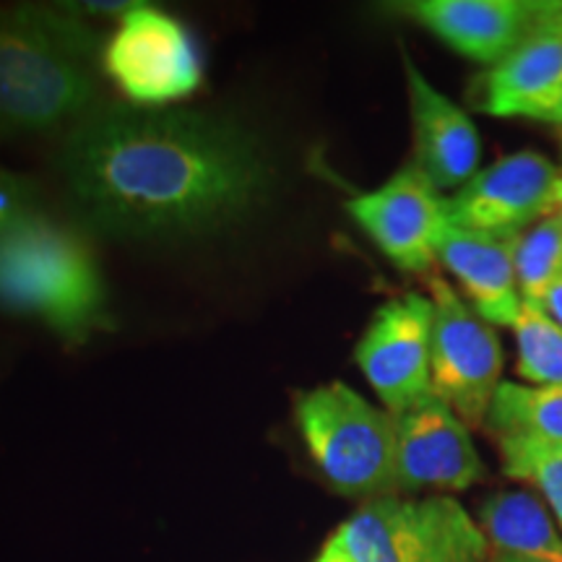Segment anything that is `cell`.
<instances>
[{
  "label": "cell",
  "mask_w": 562,
  "mask_h": 562,
  "mask_svg": "<svg viewBox=\"0 0 562 562\" xmlns=\"http://www.w3.org/2000/svg\"><path fill=\"white\" fill-rule=\"evenodd\" d=\"M58 170L81 224L133 243L206 237L256 216L277 191L248 125L201 110L104 104L63 138Z\"/></svg>",
  "instance_id": "obj_1"
},
{
  "label": "cell",
  "mask_w": 562,
  "mask_h": 562,
  "mask_svg": "<svg viewBox=\"0 0 562 562\" xmlns=\"http://www.w3.org/2000/svg\"><path fill=\"white\" fill-rule=\"evenodd\" d=\"M104 45L68 5H0V140L66 138L102 110Z\"/></svg>",
  "instance_id": "obj_2"
},
{
  "label": "cell",
  "mask_w": 562,
  "mask_h": 562,
  "mask_svg": "<svg viewBox=\"0 0 562 562\" xmlns=\"http://www.w3.org/2000/svg\"><path fill=\"white\" fill-rule=\"evenodd\" d=\"M0 311L45 323L66 341L108 328V290L89 243L50 214L0 229Z\"/></svg>",
  "instance_id": "obj_3"
},
{
  "label": "cell",
  "mask_w": 562,
  "mask_h": 562,
  "mask_svg": "<svg viewBox=\"0 0 562 562\" xmlns=\"http://www.w3.org/2000/svg\"><path fill=\"white\" fill-rule=\"evenodd\" d=\"M294 419L307 453L336 492L347 497L396 495V432L391 412L372 406L347 383L300 393Z\"/></svg>",
  "instance_id": "obj_4"
},
{
  "label": "cell",
  "mask_w": 562,
  "mask_h": 562,
  "mask_svg": "<svg viewBox=\"0 0 562 562\" xmlns=\"http://www.w3.org/2000/svg\"><path fill=\"white\" fill-rule=\"evenodd\" d=\"M357 562H487L490 542L451 495L368 501L339 526Z\"/></svg>",
  "instance_id": "obj_5"
},
{
  "label": "cell",
  "mask_w": 562,
  "mask_h": 562,
  "mask_svg": "<svg viewBox=\"0 0 562 562\" xmlns=\"http://www.w3.org/2000/svg\"><path fill=\"white\" fill-rule=\"evenodd\" d=\"M104 76L133 108L159 110L191 97L203 81V66L178 19L138 3L104 45Z\"/></svg>",
  "instance_id": "obj_6"
},
{
  "label": "cell",
  "mask_w": 562,
  "mask_h": 562,
  "mask_svg": "<svg viewBox=\"0 0 562 562\" xmlns=\"http://www.w3.org/2000/svg\"><path fill=\"white\" fill-rule=\"evenodd\" d=\"M432 300V393L467 425L487 419L503 375V341L495 326L461 297L442 277L430 279Z\"/></svg>",
  "instance_id": "obj_7"
},
{
  "label": "cell",
  "mask_w": 562,
  "mask_h": 562,
  "mask_svg": "<svg viewBox=\"0 0 562 562\" xmlns=\"http://www.w3.org/2000/svg\"><path fill=\"white\" fill-rule=\"evenodd\" d=\"M562 211V165L539 151H513L492 161L446 199L453 227L516 237Z\"/></svg>",
  "instance_id": "obj_8"
},
{
  "label": "cell",
  "mask_w": 562,
  "mask_h": 562,
  "mask_svg": "<svg viewBox=\"0 0 562 562\" xmlns=\"http://www.w3.org/2000/svg\"><path fill=\"white\" fill-rule=\"evenodd\" d=\"M432 300L419 292L383 302L355 347V362L385 412L409 409L432 393Z\"/></svg>",
  "instance_id": "obj_9"
},
{
  "label": "cell",
  "mask_w": 562,
  "mask_h": 562,
  "mask_svg": "<svg viewBox=\"0 0 562 562\" xmlns=\"http://www.w3.org/2000/svg\"><path fill=\"white\" fill-rule=\"evenodd\" d=\"M347 211L389 261L406 273H425L438 261L448 229L446 199L414 161L375 191L347 201Z\"/></svg>",
  "instance_id": "obj_10"
},
{
  "label": "cell",
  "mask_w": 562,
  "mask_h": 562,
  "mask_svg": "<svg viewBox=\"0 0 562 562\" xmlns=\"http://www.w3.org/2000/svg\"><path fill=\"white\" fill-rule=\"evenodd\" d=\"M393 417L398 492H461L487 476L469 425L435 393Z\"/></svg>",
  "instance_id": "obj_11"
},
{
  "label": "cell",
  "mask_w": 562,
  "mask_h": 562,
  "mask_svg": "<svg viewBox=\"0 0 562 562\" xmlns=\"http://www.w3.org/2000/svg\"><path fill=\"white\" fill-rule=\"evenodd\" d=\"M472 104L492 117L562 123V3H547L531 32L474 83Z\"/></svg>",
  "instance_id": "obj_12"
},
{
  "label": "cell",
  "mask_w": 562,
  "mask_h": 562,
  "mask_svg": "<svg viewBox=\"0 0 562 562\" xmlns=\"http://www.w3.org/2000/svg\"><path fill=\"white\" fill-rule=\"evenodd\" d=\"M406 94H409L414 165L438 191H459L480 172L482 138L467 110L448 100L425 79L417 63L404 50Z\"/></svg>",
  "instance_id": "obj_13"
},
{
  "label": "cell",
  "mask_w": 562,
  "mask_h": 562,
  "mask_svg": "<svg viewBox=\"0 0 562 562\" xmlns=\"http://www.w3.org/2000/svg\"><path fill=\"white\" fill-rule=\"evenodd\" d=\"M544 5L537 0H414L402 9L453 53L495 66L531 32Z\"/></svg>",
  "instance_id": "obj_14"
},
{
  "label": "cell",
  "mask_w": 562,
  "mask_h": 562,
  "mask_svg": "<svg viewBox=\"0 0 562 562\" xmlns=\"http://www.w3.org/2000/svg\"><path fill=\"white\" fill-rule=\"evenodd\" d=\"M438 261L453 273L469 305L490 326L513 328L524 305L516 277V237L448 224L438 245Z\"/></svg>",
  "instance_id": "obj_15"
},
{
  "label": "cell",
  "mask_w": 562,
  "mask_h": 562,
  "mask_svg": "<svg viewBox=\"0 0 562 562\" xmlns=\"http://www.w3.org/2000/svg\"><path fill=\"white\" fill-rule=\"evenodd\" d=\"M480 526L490 547L508 558L562 562V529L552 510L529 490L492 492L480 505Z\"/></svg>",
  "instance_id": "obj_16"
},
{
  "label": "cell",
  "mask_w": 562,
  "mask_h": 562,
  "mask_svg": "<svg viewBox=\"0 0 562 562\" xmlns=\"http://www.w3.org/2000/svg\"><path fill=\"white\" fill-rule=\"evenodd\" d=\"M484 427L497 440L562 446V385L503 381L492 396Z\"/></svg>",
  "instance_id": "obj_17"
},
{
  "label": "cell",
  "mask_w": 562,
  "mask_h": 562,
  "mask_svg": "<svg viewBox=\"0 0 562 562\" xmlns=\"http://www.w3.org/2000/svg\"><path fill=\"white\" fill-rule=\"evenodd\" d=\"M518 344V375L529 385H562V328L537 302L524 300L513 323Z\"/></svg>",
  "instance_id": "obj_18"
},
{
  "label": "cell",
  "mask_w": 562,
  "mask_h": 562,
  "mask_svg": "<svg viewBox=\"0 0 562 562\" xmlns=\"http://www.w3.org/2000/svg\"><path fill=\"white\" fill-rule=\"evenodd\" d=\"M516 277L521 297L529 302H539L547 286L562 277V211L516 235Z\"/></svg>",
  "instance_id": "obj_19"
},
{
  "label": "cell",
  "mask_w": 562,
  "mask_h": 562,
  "mask_svg": "<svg viewBox=\"0 0 562 562\" xmlns=\"http://www.w3.org/2000/svg\"><path fill=\"white\" fill-rule=\"evenodd\" d=\"M501 442L503 472L510 480L533 484L562 529V446H542L529 440Z\"/></svg>",
  "instance_id": "obj_20"
},
{
  "label": "cell",
  "mask_w": 562,
  "mask_h": 562,
  "mask_svg": "<svg viewBox=\"0 0 562 562\" xmlns=\"http://www.w3.org/2000/svg\"><path fill=\"white\" fill-rule=\"evenodd\" d=\"M47 214L45 199L32 180L0 170V229Z\"/></svg>",
  "instance_id": "obj_21"
},
{
  "label": "cell",
  "mask_w": 562,
  "mask_h": 562,
  "mask_svg": "<svg viewBox=\"0 0 562 562\" xmlns=\"http://www.w3.org/2000/svg\"><path fill=\"white\" fill-rule=\"evenodd\" d=\"M138 3H123V0H112V3H97V0H91V3H68V9L74 13H91V16H125V13L136 9Z\"/></svg>",
  "instance_id": "obj_22"
},
{
  "label": "cell",
  "mask_w": 562,
  "mask_h": 562,
  "mask_svg": "<svg viewBox=\"0 0 562 562\" xmlns=\"http://www.w3.org/2000/svg\"><path fill=\"white\" fill-rule=\"evenodd\" d=\"M537 305L562 328V277H558L547 286V292L539 297Z\"/></svg>",
  "instance_id": "obj_23"
},
{
  "label": "cell",
  "mask_w": 562,
  "mask_h": 562,
  "mask_svg": "<svg viewBox=\"0 0 562 562\" xmlns=\"http://www.w3.org/2000/svg\"><path fill=\"white\" fill-rule=\"evenodd\" d=\"M315 562H357V560L351 558L347 547H344V542L339 539V533H334V537L328 539L326 544H323V550L318 552V558H315Z\"/></svg>",
  "instance_id": "obj_24"
},
{
  "label": "cell",
  "mask_w": 562,
  "mask_h": 562,
  "mask_svg": "<svg viewBox=\"0 0 562 562\" xmlns=\"http://www.w3.org/2000/svg\"><path fill=\"white\" fill-rule=\"evenodd\" d=\"M487 562H533V560H524V558H508V554H501V558L487 560Z\"/></svg>",
  "instance_id": "obj_25"
},
{
  "label": "cell",
  "mask_w": 562,
  "mask_h": 562,
  "mask_svg": "<svg viewBox=\"0 0 562 562\" xmlns=\"http://www.w3.org/2000/svg\"><path fill=\"white\" fill-rule=\"evenodd\" d=\"M560 144H562V123H560Z\"/></svg>",
  "instance_id": "obj_26"
}]
</instances>
